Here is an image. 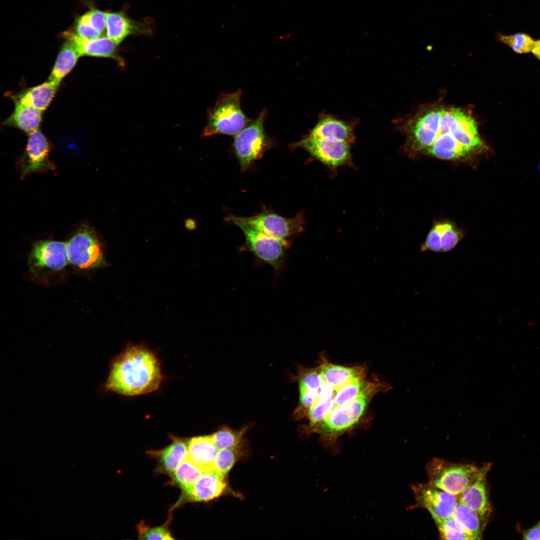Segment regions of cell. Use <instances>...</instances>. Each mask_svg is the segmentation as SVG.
Here are the masks:
<instances>
[{
	"mask_svg": "<svg viewBox=\"0 0 540 540\" xmlns=\"http://www.w3.org/2000/svg\"><path fill=\"white\" fill-rule=\"evenodd\" d=\"M356 124V120L321 114L316 126L292 148L304 149L332 170L342 166L352 168L351 148Z\"/></svg>",
	"mask_w": 540,
	"mask_h": 540,
	"instance_id": "obj_3",
	"label": "cell"
},
{
	"mask_svg": "<svg viewBox=\"0 0 540 540\" xmlns=\"http://www.w3.org/2000/svg\"><path fill=\"white\" fill-rule=\"evenodd\" d=\"M532 52L537 58L540 60V40L534 41Z\"/></svg>",
	"mask_w": 540,
	"mask_h": 540,
	"instance_id": "obj_39",
	"label": "cell"
},
{
	"mask_svg": "<svg viewBox=\"0 0 540 540\" xmlns=\"http://www.w3.org/2000/svg\"><path fill=\"white\" fill-rule=\"evenodd\" d=\"M162 380L156 353L144 344H130L112 360L104 388L122 396H135L156 390Z\"/></svg>",
	"mask_w": 540,
	"mask_h": 540,
	"instance_id": "obj_2",
	"label": "cell"
},
{
	"mask_svg": "<svg viewBox=\"0 0 540 540\" xmlns=\"http://www.w3.org/2000/svg\"><path fill=\"white\" fill-rule=\"evenodd\" d=\"M243 232L244 248L256 257L277 267L281 264L288 242L270 236L246 224H236Z\"/></svg>",
	"mask_w": 540,
	"mask_h": 540,
	"instance_id": "obj_10",
	"label": "cell"
},
{
	"mask_svg": "<svg viewBox=\"0 0 540 540\" xmlns=\"http://www.w3.org/2000/svg\"><path fill=\"white\" fill-rule=\"evenodd\" d=\"M248 428V426H245L240 430H234L224 426L211 434V436L218 450L240 448L244 440V434Z\"/></svg>",
	"mask_w": 540,
	"mask_h": 540,
	"instance_id": "obj_28",
	"label": "cell"
},
{
	"mask_svg": "<svg viewBox=\"0 0 540 540\" xmlns=\"http://www.w3.org/2000/svg\"><path fill=\"white\" fill-rule=\"evenodd\" d=\"M522 538L524 540H540V521L532 528L522 530Z\"/></svg>",
	"mask_w": 540,
	"mask_h": 540,
	"instance_id": "obj_37",
	"label": "cell"
},
{
	"mask_svg": "<svg viewBox=\"0 0 540 540\" xmlns=\"http://www.w3.org/2000/svg\"><path fill=\"white\" fill-rule=\"evenodd\" d=\"M218 449L211 435L194 436L188 444V458L194 464L204 471L212 468L213 463Z\"/></svg>",
	"mask_w": 540,
	"mask_h": 540,
	"instance_id": "obj_20",
	"label": "cell"
},
{
	"mask_svg": "<svg viewBox=\"0 0 540 540\" xmlns=\"http://www.w3.org/2000/svg\"><path fill=\"white\" fill-rule=\"evenodd\" d=\"M294 378L298 384L300 395L298 403L292 416L296 420H300L306 418L309 410L318 400L324 379L318 366L314 368L299 366L298 374Z\"/></svg>",
	"mask_w": 540,
	"mask_h": 540,
	"instance_id": "obj_13",
	"label": "cell"
},
{
	"mask_svg": "<svg viewBox=\"0 0 540 540\" xmlns=\"http://www.w3.org/2000/svg\"><path fill=\"white\" fill-rule=\"evenodd\" d=\"M73 31L78 36L86 38H95L102 35L90 24L86 13L76 20Z\"/></svg>",
	"mask_w": 540,
	"mask_h": 540,
	"instance_id": "obj_35",
	"label": "cell"
},
{
	"mask_svg": "<svg viewBox=\"0 0 540 540\" xmlns=\"http://www.w3.org/2000/svg\"><path fill=\"white\" fill-rule=\"evenodd\" d=\"M203 472L187 457L173 474V480L181 488L185 490L200 477Z\"/></svg>",
	"mask_w": 540,
	"mask_h": 540,
	"instance_id": "obj_30",
	"label": "cell"
},
{
	"mask_svg": "<svg viewBox=\"0 0 540 540\" xmlns=\"http://www.w3.org/2000/svg\"><path fill=\"white\" fill-rule=\"evenodd\" d=\"M441 244V252L454 249L464 238V232L452 222L444 221L436 222Z\"/></svg>",
	"mask_w": 540,
	"mask_h": 540,
	"instance_id": "obj_29",
	"label": "cell"
},
{
	"mask_svg": "<svg viewBox=\"0 0 540 540\" xmlns=\"http://www.w3.org/2000/svg\"><path fill=\"white\" fill-rule=\"evenodd\" d=\"M402 121L398 128L408 156L468 162L489 151L476 119L463 108L433 104Z\"/></svg>",
	"mask_w": 540,
	"mask_h": 540,
	"instance_id": "obj_1",
	"label": "cell"
},
{
	"mask_svg": "<svg viewBox=\"0 0 540 540\" xmlns=\"http://www.w3.org/2000/svg\"><path fill=\"white\" fill-rule=\"evenodd\" d=\"M374 382L368 380L366 378H357L336 390L334 398V407L344 405L353 400L368 388Z\"/></svg>",
	"mask_w": 540,
	"mask_h": 540,
	"instance_id": "obj_27",
	"label": "cell"
},
{
	"mask_svg": "<svg viewBox=\"0 0 540 540\" xmlns=\"http://www.w3.org/2000/svg\"><path fill=\"white\" fill-rule=\"evenodd\" d=\"M242 92L222 93L208 112L204 137L218 134L236 135L249 124L250 120L240 106Z\"/></svg>",
	"mask_w": 540,
	"mask_h": 540,
	"instance_id": "obj_5",
	"label": "cell"
},
{
	"mask_svg": "<svg viewBox=\"0 0 540 540\" xmlns=\"http://www.w3.org/2000/svg\"><path fill=\"white\" fill-rule=\"evenodd\" d=\"M106 13V36L118 45L129 36L149 35L152 32V23L148 20H132L122 10Z\"/></svg>",
	"mask_w": 540,
	"mask_h": 540,
	"instance_id": "obj_16",
	"label": "cell"
},
{
	"mask_svg": "<svg viewBox=\"0 0 540 540\" xmlns=\"http://www.w3.org/2000/svg\"><path fill=\"white\" fill-rule=\"evenodd\" d=\"M479 469L472 464L438 458H432L426 466L429 484L458 496L476 478Z\"/></svg>",
	"mask_w": 540,
	"mask_h": 540,
	"instance_id": "obj_6",
	"label": "cell"
},
{
	"mask_svg": "<svg viewBox=\"0 0 540 540\" xmlns=\"http://www.w3.org/2000/svg\"><path fill=\"white\" fill-rule=\"evenodd\" d=\"M80 56L72 43L66 40L60 49L48 80L60 84L74 68Z\"/></svg>",
	"mask_w": 540,
	"mask_h": 540,
	"instance_id": "obj_24",
	"label": "cell"
},
{
	"mask_svg": "<svg viewBox=\"0 0 540 540\" xmlns=\"http://www.w3.org/2000/svg\"><path fill=\"white\" fill-rule=\"evenodd\" d=\"M491 465L488 462L480 467L476 478L458 496L459 500L478 514L484 529L492 512L486 485V476Z\"/></svg>",
	"mask_w": 540,
	"mask_h": 540,
	"instance_id": "obj_15",
	"label": "cell"
},
{
	"mask_svg": "<svg viewBox=\"0 0 540 540\" xmlns=\"http://www.w3.org/2000/svg\"><path fill=\"white\" fill-rule=\"evenodd\" d=\"M90 24L102 34L106 30V13L96 8L86 12Z\"/></svg>",
	"mask_w": 540,
	"mask_h": 540,
	"instance_id": "obj_36",
	"label": "cell"
},
{
	"mask_svg": "<svg viewBox=\"0 0 540 540\" xmlns=\"http://www.w3.org/2000/svg\"><path fill=\"white\" fill-rule=\"evenodd\" d=\"M225 220L234 224L249 225L262 232L288 242L290 238L304 230V220L302 212L292 218H286L270 211H263L252 216L240 217L232 214Z\"/></svg>",
	"mask_w": 540,
	"mask_h": 540,
	"instance_id": "obj_9",
	"label": "cell"
},
{
	"mask_svg": "<svg viewBox=\"0 0 540 540\" xmlns=\"http://www.w3.org/2000/svg\"><path fill=\"white\" fill-rule=\"evenodd\" d=\"M62 36L72 43L80 56L110 58L116 60L120 66H124V60L118 54V44L107 36L86 38L78 36L72 30L64 32Z\"/></svg>",
	"mask_w": 540,
	"mask_h": 540,
	"instance_id": "obj_17",
	"label": "cell"
},
{
	"mask_svg": "<svg viewBox=\"0 0 540 540\" xmlns=\"http://www.w3.org/2000/svg\"><path fill=\"white\" fill-rule=\"evenodd\" d=\"M412 488L416 506L426 509L433 518H445L453 516L458 496L429 483L413 484Z\"/></svg>",
	"mask_w": 540,
	"mask_h": 540,
	"instance_id": "obj_11",
	"label": "cell"
},
{
	"mask_svg": "<svg viewBox=\"0 0 540 540\" xmlns=\"http://www.w3.org/2000/svg\"><path fill=\"white\" fill-rule=\"evenodd\" d=\"M238 448L240 447L218 450L212 468L226 476L240 456Z\"/></svg>",
	"mask_w": 540,
	"mask_h": 540,
	"instance_id": "obj_33",
	"label": "cell"
},
{
	"mask_svg": "<svg viewBox=\"0 0 540 540\" xmlns=\"http://www.w3.org/2000/svg\"><path fill=\"white\" fill-rule=\"evenodd\" d=\"M266 116V111L264 110L234 138L233 149L242 172L247 170L272 146V140L264 127Z\"/></svg>",
	"mask_w": 540,
	"mask_h": 540,
	"instance_id": "obj_7",
	"label": "cell"
},
{
	"mask_svg": "<svg viewBox=\"0 0 540 540\" xmlns=\"http://www.w3.org/2000/svg\"><path fill=\"white\" fill-rule=\"evenodd\" d=\"M161 468L168 474H173L180 464L188 456V445L182 440H174L168 446L159 452Z\"/></svg>",
	"mask_w": 540,
	"mask_h": 540,
	"instance_id": "obj_25",
	"label": "cell"
},
{
	"mask_svg": "<svg viewBox=\"0 0 540 540\" xmlns=\"http://www.w3.org/2000/svg\"><path fill=\"white\" fill-rule=\"evenodd\" d=\"M140 538L146 540H174L168 528L165 526L154 528H148L144 524H140L138 528Z\"/></svg>",
	"mask_w": 540,
	"mask_h": 540,
	"instance_id": "obj_34",
	"label": "cell"
},
{
	"mask_svg": "<svg viewBox=\"0 0 540 540\" xmlns=\"http://www.w3.org/2000/svg\"><path fill=\"white\" fill-rule=\"evenodd\" d=\"M184 224L186 228L188 230H196V222L192 218H188L186 220Z\"/></svg>",
	"mask_w": 540,
	"mask_h": 540,
	"instance_id": "obj_38",
	"label": "cell"
},
{
	"mask_svg": "<svg viewBox=\"0 0 540 540\" xmlns=\"http://www.w3.org/2000/svg\"><path fill=\"white\" fill-rule=\"evenodd\" d=\"M66 244L68 262L74 266L90 270L109 266L102 245L90 226H82Z\"/></svg>",
	"mask_w": 540,
	"mask_h": 540,
	"instance_id": "obj_8",
	"label": "cell"
},
{
	"mask_svg": "<svg viewBox=\"0 0 540 540\" xmlns=\"http://www.w3.org/2000/svg\"><path fill=\"white\" fill-rule=\"evenodd\" d=\"M336 390L324 380L320 396L309 410L306 419L308 422L302 428V432L309 434L313 428L322 422L335 408L334 398Z\"/></svg>",
	"mask_w": 540,
	"mask_h": 540,
	"instance_id": "obj_21",
	"label": "cell"
},
{
	"mask_svg": "<svg viewBox=\"0 0 540 540\" xmlns=\"http://www.w3.org/2000/svg\"><path fill=\"white\" fill-rule=\"evenodd\" d=\"M388 388L384 382L375 380L368 388L354 400L334 408L313 428L310 434H318L326 448L332 452H336L338 438L356 428L360 423L374 396Z\"/></svg>",
	"mask_w": 540,
	"mask_h": 540,
	"instance_id": "obj_4",
	"label": "cell"
},
{
	"mask_svg": "<svg viewBox=\"0 0 540 540\" xmlns=\"http://www.w3.org/2000/svg\"><path fill=\"white\" fill-rule=\"evenodd\" d=\"M224 476L214 468L204 471L190 487L184 490L183 500L207 502L219 496L226 488Z\"/></svg>",
	"mask_w": 540,
	"mask_h": 540,
	"instance_id": "obj_18",
	"label": "cell"
},
{
	"mask_svg": "<svg viewBox=\"0 0 540 540\" xmlns=\"http://www.w3.org/2000/svg\"><path fill=\"white\" fill-rule=\"evenodd\" d=\"M437 526L440 538L444 540H472L471 536L453 516L433 518Z\"/></svg>",
	"mask_w": 540,
	"mask_h": 540,
	"instance_id": "obj_31",
	"label": "cell"
},
{
	"mask_svg": "<svg viewBox=\"0 0 540 540\" xmlns=\"http://www.w3.org/2000/svg\"><path fill=\"white\" fill-rule=\"evenodd\" d=\"M49 152L48 140L38 129L30 133L24 156L18 164L22 176L54 169V165L48 158Z\"/></svg>",
	"mask_w": 540,
	"mask_h": 540,
	"instance_id": "obj_14",
	"label": "cell"
},
{
	"mask_svg": "<svg viewBox=\"0 0 540 540\" xmlns=\"http://www.w3.org/2000/svg\"><path fill=\"white\" fill-rule=\"evenodd\" d=\"M66 242L46 240L34 244L28 258V265L32 272L42 270L58 271L68 264Z\"/></svg>",
	"mask_w": 540,
	"mask_h": 540,
	"instance_id": "obj_12",
	"label": "cell"
},
{
	"mask_svg": "<svg viewBox=\"0 0 540 540\" xmlns=\"http://www.w3.org/2000/svg\"><path fill=\"white\" fill-rule=\"evenodd\" d=\"M452 516L474 540L482 539L484 528L478 514L469 506L458 500Z\"/></svg>",
	"mask_w": 540,
	"mask_h": 540,
	"instance_id": "obj_26",
	"label": "cell"
},
{
	"mask_svg": "<svg viewBox=\"0 0 540 540\" xmlns=\"http://www.w3.org/2000/svg\"><path fill=\"white\" fill-rule=\"evenodd\" d=\"M59 85V83L48 80L27 90L16 100L24 104L42 112L51 102Z\"/></svg>",
	"mask_w": 540,
	"mask_h": 540,
	"instance_id": "obj_22",
	"label": "cell"
},
{
	"mask_svg": "<svg viewBox=\"0 0 540 540\" xmlns=\"http://www.w3.org/2000/svg\"><path fill=\"white\" fill-rule=\"evenodd\" d=\"M318 366L324 380L334 390H337L350 382L366 378V368L364 366L352 367L332 364L324 356Z\"/></svg>",
	"mask_w": 540,
	"mask_h": 540,
	"instance_id": "obj_19",
	"label": "cell"
},
{
	"mask_svg": "<svg viewBox=\"0 0 540 540\" xmlns=\"http://www.w3.org/2000/svg\"><path fill=\"white\" fill-rule=\"evenodd\" d=\"M496 40L508 45L514 52L526 54L532 52L534 40L529 35L524 33L505 35L500 32L496 34Z\"/></svg>",
	"mask_w": 540,
	"mask_h": 540,
	"instance_id": "obj_32",
	"label": "cell"
},
{
	"mask_svg": "<svg viewBox=\"0 0 540 540\" xmlns=\"http://www.w3.org/2000/svg\"><path fill=\"white\" fill-rule=\"evenodd\" d=\"M42 112L14 100V109L4 124L27 132L38 130L42 120Z\"/></svg>",
	"mask_w": 540,
	"mask_h": 540,
	"instance_id": "obj_23",
	"label": "cell"
}]
</instances>
